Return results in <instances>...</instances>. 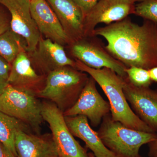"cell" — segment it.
I'll list each match as a JSON object with an SVG mask.
<instances>
[{
    "instance_id": "cell-14",
    "label": "cell",
    "mask_w": 157,
    "mask_h": 157,
    "mask_svg": "<svg viewBox=\"0 0 157 157\" xmlns=\"http://www.w3.org/2000/svg\"><path fill=\"white\" fill-rule=\"evenodd\" d=\"M46 77L35 70L27 52L24 50L11 63L9 84L37 96L45 86Z\"/></svg>"
},
{
    "instance_id": "cell-3",
    "label": "cell",
    "mask_w": 157,
    "mask_h": 157,
    "mask_svg": "<svg viewBox=\"0 0 157 157\" xmlns=\"http://www.w3.org/2000/svg\"><path fill=\"white\" fill-rule=\"evenodd\" d=\"M88 78L87 73L65 66L46 76L45 86L37 97L52 102L63 113L76 103Z\"/></svg>"
},
{
    "instance_id": "cell-24",
    "label": "cell",
    "mask_w": 157,
    "mask_h": 157,
    "mask_svg": "<svg viewBox=\"0 0 157 157\" xmlns=\"http://www.w3.org/2000/svg\"><path fill=\"white\" fill-rule=\"evenodd\" d=\"M11 29V20L0 11V35Z\"/></svg>"
},
{
    "instance_id": "cell-26",
    "label": "cell",
    "mask_w": 157,
    "mask_h": 157,
    "mask_svg": "<svg viewBox=\"0 0 157 157\" xmlns=\"http://www.w3.org/2000/svg\"><path fill=\"white\" fill-rule=\"evenodd\" d=\"M149 157H157V138L148 144Z\"/></svg>"
},
{
    "instance_id": "cell-11",
    "label": "cell",
    "mask_w": 157,
    "mask_h": 157,
    "mask_svg": "<svg viewBox=\"0 0 157 157\" xmlns=\"http://www.w3.org/2000/svg\"><path fill=\"white\" fill-rule=\"evenodd\" d=\"M11 14V28L21 36L27 44V52L33 51L42 35L31 15L30 2L26 0H0Z\"/></svg>"
},
{
    "instance_id": "cell-20",
    "label": "cell",
    "mask_w": 157,
    "mask_h": 157,
    "mask_svg": "<svg viewBox=\"0 0 157 157\" xmlns=\"http://www.w3.org/2000/svg\"><path fill=\"white\" fill-rule=\"evenodd\" d=\"M125 72L130 81L137 87H149L152 82L148 70L146 69L131 67H127Z\"/></svg>"
},
{
    "instance_id": "cell-28",
    "label": "cell",
    "mask_w": 157,
    "mask_h": 157,
    "mask_svg": "<svg viewBox=\"0 0 157 157\" xmlns=\"http://www.w3.org/2000/svg\"><path fill=\"white\" fill-rule=\"evenodd\" d=\"M88 155L89 157H96L92 152L89 153Z\"/></svg>"
},
{
    "instance_id": "cell-2",
    "label": "cell",
    "mask_w": 157,
    "mask_h": 157,
    "mask_svg": "<svg viewBox=\"0 0 157 157\" xmlns=\"http://www.w3.org/2000/svg\"><path fill=\"white\" fill-rule=\"evenodd\" d=\"M76 68L92 77L108 98L113 119L128 128L147 132H155L141 120L131 108L123 91V79L111 69H94L75 59Z\"/></svg>"
},
{
    "instance_id": "cell-17",
    "label": "cell",
    "mask_w": 157,
    "mask_h": 157,
    "mask_svg": "<svg viewBox=\"0 0 157 157\" xmlns=\"http://www.w3.org/2000/svg\"><path fill=\"white\" fill-rule=\"evenodd\" d=\"M65 120L72 135L83 140L96 157H117L103 144L98 132L93 130L86 117H65Z\"/></svg>"
},
{
    "instance_id": "cell-27",
    "label": "cell",
    "mask_w": 157,
    "mask_h": 157,
    "mask_svg": "<svg viewBox=\"0 0 157 157\" xmlns=\"http://www.w3.org/2000/svg\"><path fill=\"white\" fill-rule=\"evenodd\" d=\"M148 71L152 81L157 82V67L151 68Z\"/></svg>"
},
{
    "instance_id": "cell-22",
    "label": "cell",
    "mask_w": 157,
    "mask_h": 157,
    "mask_svg": "<svg viewBox=\"0 0 157 157\" xmlns=\"http://www.w3.org/2000/svg\"><path fill=\"white\" fill-rule=\"evenodd\" d=\"M11 64L0 56V94L9 85Z\"/></svg>"
},
{
    "instance_id": "cell-7",
    "label": "cell",
    "mask_w": 157,
    "mask_h": 157,
    "mask_svg": "<svg viewBox=\"0 0 157 157\" xmlns=\"http://www.w3.org/2000/svg\"><path fill=\"white\" fill-rule=\"evenodd\" d=\"M42 115L49 124L60 157H89L68 128L63 113L55 104L49 101L42 102Z\"/></svg>"
},
{
    "instance_id": "cell-18",
    "label": "cell",
    "mask_w": 157,
    "mask_h": 157,
    "mask_svg": "<svg viewBox=\"0 0 157 157\" xmlns=\"http://www.w3.org/2000/svg\"><path fill=\"white\" fill-rule=\"evenodd\" d=\"M27 127L17 119L0 111V142L17 157L15 147V135L19 130L27 131Z\"/></svg>"
},
{
    "instance_id": "cell-30",
    "label": "cell",
    "mask_w": 157,
    "mask_h": 157,
    "mask_svg": "<svg viewBox=\"0 0 157 157\" xmlns=\"http://www.w3.org/2000/svg\"><path fill=\"white\" fill-rule=\"evenodd\" d=\"M26 1H28V2H30L32 0H26Z\"/></svg>"
},
{
    "instance_id": "cell-23",
    "label": "cell",
    "mask_w": 157,
    "mask_h": 157,
    "mask_svg": "<svg viewBox=\"0 0 157 157\" xmlns=\"http://www.w3.org/2000/svg\"><path fill=\"white\" fill-rule=\"evenodd\" d=\"M98 1L99 0H73L81 10L84 17L92 9Z\"/></svg>"
},
{
    "instance_id": "cell-13",
    "label": "cell",
    "mask_w": 157,
    "mask_h": 157,
    "mask_svg": "<svg viewBox=\"0 0 157 157\" xmlns=\"http://www.w3.org/2000/svg\"><path fill=\"white\" fill-rule=\"evenodd\" d=\"M31 15L41 35L63 46L70 45L71 40L46 0H32Z\"/></svg>"
},
{
    "instance_id": "cell-21",
    "label": "cell",
    "mask_w": 157,
    "mask_h": 157,
    "mask_svg": "<svg viewBox=\"0 0 157 157\" xmlns=\"http://www.w3.org/2000/svg\"><path fill=\"white\" fill-rule=\"evenodd\" d=\"M134 14L157 23V0H143L135 7Z\"/></svg>"
},
{
    "instance_id": "cell-6",
    "label": "cell",
    "mask_w": 157,
    "mask_h": 157,
    "mask_svg": "<svg viewBox=\"0 0 157 157\" xmlns=\"http://www.w3.org/2000/svg\"><path fill=\"white\" fill-rule=\"evenodd\" d=\"M71 55L90 67L111 69L122 77L127 67L113 56L97 36L84 37L69 45Z\"/></svg>"
},
{
    "instance_id": "cell-25",
    "label": "cell",
    "mask_w": 157,
    "mask_h": 157,
    "mask_svg": "<svg viewBox=\"0 0 157 157\" xmlns=\"http://www.w3.org/2000/svg\"><path fill=\"white\" fill-rule=\"evenodd\" d=\"M0 157H17L13 153L0 142Z\"/></svg>"
},
{
    "instance_id": "cell-19",
    "label": "cell",
    "mask_w": 157,
    "mask_h": 157,
    "mask_svg": "<svg viewBox=\"0 0 157 157\" xmlns=\"http://www.w3.org/2000/svg\"><path fill=\"white\" fill-rule=\"evenodd\" d=\"M24 50L27 51L25 40L11 29L0 35V56L9 63Z\"/></svg>"
},
{
    "instance_id": "cell-1",
    "label": "cell",
    "mask_w": 157,
    "mask_h": 157,
    "mask_svg": "<svg viewBox=\"0 0 157 157\" xmlns=\"http://www.w3.org/2000/svg\"><path fill=\"white\" fill-rule=\"evenodd\" d=\"M144 20L139 25L128 17L96 28L94 36L106 39V49L127 67L149 70L157 67V23Z\"/></svg>"
},
{
    "instance_id": "cell-12",
    "label": "cell",
    "mask_w": 157,
    "mask_h": 157,
    "mask_svg": "<svg viewBox=\"0 0 157 157\" xmlns=\"http://www.w3.org/2000/svg\"><path fill=\"white\" fill-rule=\"evenodd\" d=\"M27 53L34 69L44 76L65 66L76 68V61L68 56L63 46L50 39L41 36L36 48Z\"/></svg>"
},
{
    "instance_id": "cell-15",
    "label": "cell",
    "mask_w": 157,
    "mask_h": 157,
    "mask_svg": "<svg viewBox=\"0 0 157 157\" xmlns=\"http://www.w3.org/2000/svg\"><path fill=\"white\" fill-rule=\"evenodd\" d=\"M17 157H60L52 135H36L25 130L15 135Z\"/></svg>"
},
{
    "instance_id": "cell-4",
    "label": "cell",
    "mask_w": 157,
    "mask_h": 157,
    "mask_svg": "<svg viewBox=\"0 0 157 157\" xmlns=\"http://www.w3.org/2000/svg\"><path fill=\"white\" fill-rule=\"evenodd\" d=\"M98 132L103 144L117 157H142L141 147L157 138L156 132L130 128L113 120L109 113L103 118Z\"/></svg>"
},
{
    "instance_id": "cell-29",
    "label": "cell",
    "mask_w": 157,
    "mask_h": 157,
    "mask_svg": "<svg viewBox=\"0 0 157 157\" xmlns=\"http://www.w3.org/2000/svg\"><path fill=\"white\" fill-rule=\"evenodd\" d=\"M132 2H133L135 3V2H142V1H143V0H132Z\"/></svg>"
},
{
    "instance_id": "cell-5",
    "label": "cell",
    "mask_w": 157,
    "mask_h": 157,
    "mask_svg": "<svg viewBox=\"0 0 157 157\" xmlns=\"http://www.w3.org/2000/svg\"><path fill=\"white\" fill-rule=\"evenodd\" d=\"M36 95L9 85L0 94V111L38 132L43 121L42 102Z\"/></svg>"
},
{
    "instance_id": "cell-9",
    "label": "cell",
    "mask_w": 157,
    "mask_h": 157,
    "mask_svg": "<svg viewBox=\"0 0 157 157\" xmlns=\"http://www.w3.org/2000/svg\"><path fill=\"white\" fill-rule=\"evenodd\" d=\"M132 0H99L84 17L83 36H92L100 23L107 25L120 21L135 12Z\"/></svg>"
},
{
    "instance_id": "cell-10",
    "label": "cell",
    "mask_w": 157,
    "mask_h": 157,
    "mask_svg": "<svg viewBox=\"0 0 157 157\" xmlns=\"http://www.w3.org/2000/svg\"><path fill=\"white\" fill-rule=\"evenodd\" d=\"M126 99L136 115L155 132H157V89L137 87L128 76L122 77Z\"/></svg>"
},
{
    "instance_id": "cell-16",
    "label": "cell",
    "mask_w": 157,
    "mask_h": 157,
    "mask_svg": "<svg viewBox=\"0 0 157 157\" xmlns=\"http://www.w3.org/2000/svg\"><path fill=\"white\" fill-rule=\"evenodd\" d=\"M72 42L82 39L84 16L73 0H46Z\"/></svg>"
},
{
    "instance_id": "cell-8",
    "label": "cell",
    "mask_w": 157,
    "mask_h": 157,
    "mask_svg": "<svg viewBox=\"0 0 157 157\" xmlns=\"http://www.w3.org/2000/svg\"><path fill=\"white\" fill-rule=\"evenodd\" d=\"M96 83L92 77H89L76 103L63 113L65 117L84 116L92 126L96 128L101 124L103 118L110 112V107L109 102L98 91Z\"/></svg>"
}]
</instances>
